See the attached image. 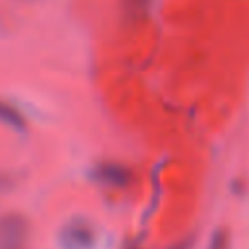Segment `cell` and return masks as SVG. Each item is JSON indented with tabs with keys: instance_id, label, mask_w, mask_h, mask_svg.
Returning <instances> with one entry per match:
<instances>
[{
	"instance_id": "1",
	"label": "cell",
	"mask_w": 249,
	"mask_h": 249,
	"mask_svg": "<svg viewBox=\"0 0 249 249\" xmlns=\"http://www.w3.org/2000/svg\"><path fill=\"white\" fill-rule=\"evenodd\" d=\"M25 245V222L19 216L0 218V249H23Z\"/></svg>"
},
{
	"instance_id": "2",
	"label": "cell",
	"mask_w": 249,
	"mask_h": 249,
	"mask_svg": "<svg viewBox=\"0 0 249 249\" xmlns=\"http://www.w3.org/2000/svg\"><path fill=\"white\" fill-rule=\"evenodd\" d=\"M0 123L14 128V130L23 128V117L19 115V111L16 107H12L10 103H4V101H0Z\"/></svg>"
},
{
	"instance_id": "3",
	"label": "cell",
	"mask_w": 249,
	"mask_h": 249,
	"mask_svg": "<svg viewBox=\"0 0 249 249\" xmlns=\"http://www.w3.org/2000/svg\"><path fill=\"white\" fill-rule=\"evenodd\" d=\"M99 181L103 183H111V185H121L124 179H126V171L121 167V165H101L97 169V175H95Z\"/></svg>"
},
{
	"instance_id": "4",
	"label": "cell",
	"mask_w": 249,
	"mask_h": 249,
	"mask_svg": "<svg viewBox=\"0 0 249 249\" xmlns=\"http://www.w3.org/2000/svg\"><path fill=\"white\" fill-rule=\"evenodd\" d=\"M64 241H68L70 247L76 245V243H78L80 247H86V245L89 243L88 230H84V228H70V230H68V235L64 237Z\"/></svg>"
},
{
	"instance_id": "5",
	"label": "cell",
	"mask_w": 249,
	"mask_h": 249,
	"mask_svg": "<svg viewBox=\"0 0 249 249\" xmlns=\"http://www.w3.org/2000/svg\"><path fill=\"white\" fill-rule=\"evenodd\" d=\"M175 249H187V245H179V247H175Z\"/></svg>"
}]
</instances>
